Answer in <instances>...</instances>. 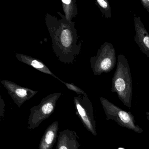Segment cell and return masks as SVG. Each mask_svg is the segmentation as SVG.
<instances>
[{"mask_svg":"<svg viewBox=\"0 0 149 149\" xmlns=\"http://www.w3.org/2000/svg\"><path fill=\"white\" fill-rule=\"evenodd\" d=\"M61 17L58 19L47 13L46 24L52 40V49L56 56L65 64H73L77 56L81 54V42L75 27V22L67 20L60 12Z\"/></svg>","mask_w":149,"mask_h":149,"instance_id":"1","label":"cell"},{"mask_svg":"<svg viewBox=\"0 0 149 149\" xmlns=\"http://www.w3.org/2000/svg\"><path fill=\"white\" fill-rule=\"evenodd\" d=\"M111 84V92L116 93L124 105L130 108L132 96V78L128 61L123 54L118 55L117 65Z\"/></svg>","mask_w":149,"mask_h":149,"instance_id":"2","label":"cell"},{"mask_svg":"<svg viewBox=\"0 0 149 149\" xmlns=\"http://www.w3.org/2000/svg\"><path fill=\"white\" fill-rule=\"evenodd\" d=\"M107 120H114L122 127L137 133L143 132V130L136 123L135 117L132 113L122 109L104 97H100Z\"/></svg>","mask_w":149,"mask_h":149,"instance_id":"3","label":"cell"},{"mask_svg":"<svg viewBox=\"0 0 149 149\" xmlns=\"http://www.w3.org/2000/svg\"><path fill=\"white\" fill-rule=\"evenodd\" d=\"M91 67L95 75L108 73L115 68L116 63V52L111 43L106 42L101 46L96 55L90 60Z\"/></svg>","mask_w":149,"mask_h":149,"instance_id":"4","label":"cell"},{"mask_svg":"<svg viewBox=\"0 0 149 149\" xmlns=\"http://www.w3.org/2000/svg\"><path fill=\"white\" fill-rule=\"evenodd\" d=\"M61 95V93L49 94L42 99L40 104L31 108L28 121L29 130L37 128L42 122L53 114L56 107V102Z\"/></svg>","mask_w":149,"mask_h":149,"instance_id":"5","label":"cell"},{"mask_svg":"<svg viewBox=\"0 0 149 149\" xmlns=\"http://www.w3.org/2000/svg\"><path fill=\"white\" fill-rule=\"evenodd\" d=\"M76 114L85 128L94 136H96V122L94 116L92 103L88 95L74 97Z\"/></svg>","mask_w":149,"mask_h":149,"instance_id":"6","label":"cell"},{"mask_svg":"<svg viewBox=\"0 0 149 149\" xmlns=\"http://www.w3.org/2000/svg\"><path fill=\"white\" fill-rule=\"evenodd\" d=\"M1 83L6 89L9 95L19 108L38 93L37 91L22 87L8 80H2Z\"/></svg>","mask_w":149,"mask_h":149,"instance_id":"7","label":"cell"},{"mask_svg":"<svg viewBox=\"0 0 149 149\" xmlns=\"http://www.w3.org/2000/svg\"><path fill=\"white\" fill-rule=\"evenodd\" d=\"M135 36L134 41L142 53L149 58V34L145 28L140 17H134Z\"/></svg>","mask_w":149,"mask_h":149,"instance_id":"8","label":"cell"},{"mask_svg":"<svg viewBox=\"0 0 149 149\" xmlns=\"http://www.w3.org/2000/svg\"><path fill=\"white\" fill-rule=\"evenodd\" d=\"M75 132L69 129L60 132L56 149H79L80 145Z\"/></svg>","mask_w":149,"mask_h":149,"instance_id":"9","label":"cell"},{"mask_svg":"<svg viewBox=\"0 0 149 149\" xmlns=\"http://www.w3.org/2000/svg\"><path fill=\"white\" fill-rule=\"evenodd\" d=\"M59 123L55 121L46 129L42 137L39 149H52L56 140L58 138Z\"/></svg>","mask_w":149,"mask_h":149,"instance_id":"10","label":"cell"},{"mask_svg":"<svg viewBox=\"0 0 149 149\" xmlns=\"http://www.w3.org/2000/svg\"><path fill=\"white\" fill-rule=\"evenodd\" d=\"M15 56L17 60L19 61L27 64L42 73L50 75L53 76V77L58 79L59 81L61 80L55 75L54 74V73L51 72L48 68L40 60L33 58V57L26 55L18 53L15 54Z\"/></svg>","mask_w":149,"mask_h":149,"instance_id":"11","label":"cell"},{"mask_svg":"<svg viewBox=\"0 0 149 149\" xmlns=\"http://www.w3.org/2000/svg\"><path fill=\"white\" fill-rule=\"evenodd\" d=\"M61 2L65 18L68 22L72 21V19L76 17L78 12L76 1L62 0Z\"/></svg>","mask_w":149,"mask_h":149,"instance_id":"12","label":"cell"},{"mask_svg":"<svg viewBox=\"0 0 149 149\" xmlns=\"http://www.w3.org/2000/svg\"><path fill=\"white\" fill-rule=\"evenodd\" d=\"M95 3L106 18H111V9L108 0H96Z\"/></svg>","mask_w":149,"mask_h":149,"instance_id":"13","label":"cell"},{"mask_svg":"<svg viewBox=\"0 0 149 149\" xmlns=\"http://www.w3.org/2000/svg\"><path fill=\"white\" fill-rule=\"evenodd\" d=\"M60 81L62 83H63L64 85H65V86L67 87L68 89L74 91L78 95H87V94L83 90H82L80 88L77 86L75 85L74 84L68 83L62 81L61 80H60Z\"/></svg>","mask_w":149,"mask_h":149,"instance_id":"14","label":"cell"},{"mask_svg":"<svg viewBox=\"0 0 149 149\" xmlns=\"http://www.w3.org/2000/svg\"><path fill=\"white\" fill-rule=\"evenodd\" d=\"M5 102L3 101V99H2L1 97V112H0V114H1V117L2 118V117L4 116V113H5Z\"/></svg>","mask_w":149,"mask_h":149,"instance_id":"15","label":"cell"},{"mask_svg":"<svg viewBox=\"0 0 149 149\" xmlns=\"http://www.w3.org/2000/svg\"><path fill=\"white\" fill-rule=\"evenodd\" d=\"M140 1L144 8L149 13V0H141Z\"/></svg>","mask_w":149,"mask_h":149,"instance_id":"16","label":"cell"},{"mask_svg":"<svg viewBox=\"0 0 149 149\" xmlns=\"http://www.w3.org/2000/svg\"><path fill=\"white\" fill-rule=\"evenodd\" d=\"M118 149H124V148H118Z\"/></svg>","mask_w":149,"mask_h":149,"instance_id":"17","label":"cell"}]
</instances>
